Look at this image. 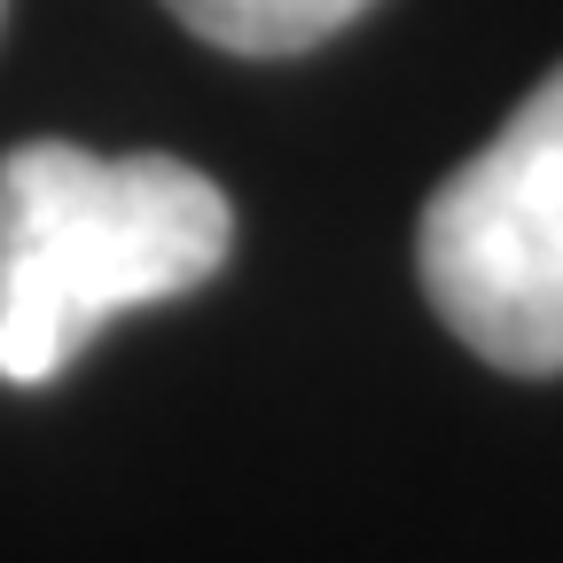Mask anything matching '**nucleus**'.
Returning <instances> with one entry per match:
<instances>
[{"instance_id":"1","label":"nucleus","mask_w":563,"mask_h":563,"mask_svg":"<svg viewBox=\"0 0 563 563\" xmlns=\"http://www.w3.org/2000/svg\"><path fill=\"white\" fill-rule=\"evenodd\" d=\"M235 211L180 157L16 141L0 157V384L40 391L141 306L228 266Z\"/></svg>"},{"instance_id":"2","label":"nucleus","mask_w":563,"mask_h":563,"mask_svg":"<svg viewBox=\"0 0 563 563\" xmlns=\"http://www.w3.org/2000/svg\"><path fill=\"white\" fill-rule=\"evenodd\" d=\"M415 274L477 361L501 376H563V63L431 188Z\"/></svg>"},{"instance_id":"3","label":"nucleus","mask_w":563,"mask_h":563,"mask_svg":"<svg viewBox=\"0 0 563 563\" xmlns=\"http://www.w3.org/2000/svg\"><path fill=\"white\" fill-rule=\"evenodd\" d=\"M165 9L211 47L274 63V55H306V47L336 40L352 16H368L376 0H165Z\"/></svg>"},{"instance_id":"4","label":"nucleus","mask_w":563,"mask_h":563,"mask_svg":"<svg viewBox=\"0 0 563 563\" xmlns=\"http://www.w3.org/2000/svg\"><path fill=\"white\" fill-rule=\"evenodd\" d=\"M0 24H9V0H0Z\"/></svg>"}]
</instances>
